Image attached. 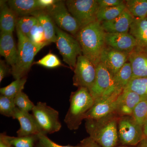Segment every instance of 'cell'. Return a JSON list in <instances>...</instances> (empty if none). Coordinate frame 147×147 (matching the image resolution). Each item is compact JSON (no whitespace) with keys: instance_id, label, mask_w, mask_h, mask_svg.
<instances>
[{"instance_id":"1","label":"cell","mask_w":147,"mask_h":147,"mask_svg":"<svg viewBox=\"0 0 147 147\" xmlns=\"http://www.w3.org/2000/svg\"><path fill=\"white\" fill-rule=\"evenodd\" d=\"M106 33L101 24L96 21L82 28L76 37L83 55L96 67L100 63V55L106 46Z\"/></svg>"},{"instance_id":"2","label":"cell","mask_w":147,"mask_h":147,"mask_svg":"<svg viewBox=\"0 0 147 147\" xmlns=\"http://www.w3.org/2000/svg\"><path fill=\"white\" fill-rule=\"evenodd\" d=\"M119 118L114 113L98 119H86V130L90 137L101 147H114L119 140Z\"/></svg>"},{"instance_id":"3","label":"cell","mask_w":147,"mask_h":147,"mask_svg":"<svg viewBox=\"0 0 147 147\" xmlns=\"http://www.w3.org/2000/svg\"><path fill=\"white\" fill-rule=\"evenodd\" d=\"M18 37V54L16 64L11 68V73L15 79H20L26 76L34 57L47 44H35L28 37L16 28Z\"/></svg>"},{"instance_id":"4","label":"cell","mask_w":147,"mask_h":147,"mask_svg":"<svg viewBox=\"0 0 147 147\" xmlns=\"http://www.w3.org/2000/svg\"><path fill=\"white\" fill-rule=\"evenodd\" d=\"M69 102V108L64 121L70 130H76L93 105L94 100L87 88H79L71 92Z\"/></svg>"},{"instance_id":"5","label":"cell","mask_w":147,"mask_h":147,"mask_svg":"<svg viewBox=\"0 0 147 147\" xmlns=\"http://www.w3.org/2000/svg\"><path fill=\"white\" fill-rule=\"evenodd\" d=\"M57 48L63 61L71 70L76 66L77 58L83 55L82 48L76 38L56 26Z\"/></svg>"},{"instance_id":"6","label":"cell","mask_w":147,"mask_h":147,"mask_svg":"<svg viewBox=\"0 0 147 147\" xmlns=\"http://www.w3.org/2000/svg\"><path fill=\"white\" fill-rule=\"evenodd\" d=\"M65 3L69 13L79 23L81 29L97 21L99 8L97 0H67Z\"/></svg>"},{"instance_id":"7","label":"cell","mask_w":147,"mask_h":147,"mask_svg":"<svg viewBox=\"0 0 147 147\" xmlns=\"http://www.w3.org/2000/svg\"><path fill=\"white\" fill-rule=\"evenodd\" d=\"M94 102L107 98L118 91L114 83L113 75L102 64L96 67L95 81L89 90Z\"/></svg>"},{"instance_id":"8","label":"cell","mask_w":147,"mask_h":147,"mask_svg":"<svg viewBox=\"0 0 147 147\" xmlns=\"http://www.w3.org/2000/svg\"><path fill=\"white\" fill-rule=\"evenodd\" d=\"M45 9L57 26L76 38L81 27L76 19L69 13L65 1H57L54 5Z\"/></svg>"},{"instance_id":"9","label":"cell","mask_w":147,"mask_h":147,"mask_svg":"<svg viewBox=\"0 0 147 147\" xmlns=\"http://www.w3.org/2000/svg\"><path fill=\"white\" fill-rule=\"evenodd\" d=\"M119 140L123 146H134L145 139L143 127L132 116L120 117L118 122Z\"/></svg>"},{"instance_id":"10","label":"cell","mask_w":147,"mask_h":147,"mask_svg":"<svg viewBox=\"0 0 147 147\" xmlns=\"http://www.w3.org/2000/svg\"><path fill=\"white\" fill-rule=\"evenodd\" d=\"M32 112L44 134H53L60 130L62 125L59 112L45 102H38Z\"/></svg>"},{"instance_id":"11","label":"cell","mask_w":147,"mask_h":147,"mask_svg":"<svg viewBox=\"0 0 147 147\" xmlns=\"http://www.w3.org/2000/svg\"><path fill=\"white\" fill-rule=\"evenodd\" d=\"M73 71L74 86L78 88H86L89 91L95 81L96 67L82 55L78 57Z\"/></svg>"},{"instance_id":"12","label":"cell","mask_w":147,"mask_h":147,"mask_svg":"<svg viewBox=\"0 0 147 147\" xmlns=\"http://www.w3.org/2000/svg\"><path fill=\"white\" fill-rule=\"evenodd\" d=\"M121 94L115 93L107 98L94 102L85 115L84 119H98L115 113L118 98Z\"/></svg>"},{"instance_id":"13","label":"cell","mask_w":147,"mask_h":147,"mask_svg":"<svg viewBox=\"0 0 147 147\" xmlns=\"http://www.w3.org/2000/svg\"><path fill=\"white\" fill-rule=\"evenodd\" d=\"M129 55L106 45L100 55V63L114 76L127 62Z\"/></svg>"},{"instance_id":"14","label":"cell","mask_w":147,"mask_h":147,"mask_svg":"<svg viewBox=\"0 0 147 147\" xmlns=\"http://www.w3.org/2000/svg\"><path fill=\"white\" fill-rule=\"evenodd\" d=\"M14 119L18 120L20 124V128L16 132L18 137L45 134L34 116L29 112L22 111L16 107Z\"/></svg>"},{"instance_id":"15","label":"cell","mask_w":147,"mask_h":147,"mask_svg":"<svg viewBox=\"0 0 147 147\" xmlns=\"http://www.w3.org/2000/svg\"><path fill=\"white\" fill-rule=\"evenodd\" d=\"M106 45L129 55L136 48L137 43L134 37L129 33H108L105 36Z\"/></svg>"},{"instance_id":"16","label":"cell","mask_w":147,"mask_h":147,"mask_svg":"<svg viewBox=\"0 0 147 147\" xmlns=\"http://www.w3.org/2000/svg\"><path fill=\"white\" fill-rule=\"evenodd\" d=\"M144 100L137 93L125 90L119 96L115 113L119 117L131 116L136 105Z\"/></svg>"},{"instance_id":"17","label":"cell","mask_w":147,"mask_h":147,"mask_svg":"<svg viewBox=\"0 0 147 147\" xmlns=\"http://www.w3.org/2000/svg\"><path fill=\"white\" fill-rule=\"evenodd\" d=\"M134 19V17L126 9L121 15L113 20L104 21L100 24L106 33H125L129 32Z\"/></svg>"},{"instance_id":"18","label":"cell","mask_w":147,"mask_h":147,"mask_svg":"<svg viewBox=\"0 0 147 147\" xmlns=\"http://www.w3.org/2000/svg\"><path fill=\"white\" fill-rule=\"evenodd\" d=\"M18 50L13 38V33L1 32L0 54L5 59L11 68L16 64Z\"/></svg>"},{"instance_id":"19","label":"cell","mask_w":147,"mask_h":147,"mask_svg":"<svg viewBox=\"0 0 147 147\" xmlns=\"http://www.w3.org/2000/svg\"><path fill=\"white\" fill-rule=\"evenodd\" d=\"M129 33L136 40V49L147 53V17L134 18Z\"/></svg>"},{"instance_id":"20","label":"cell","mask_w":147,"mask_h":147,"mask_svg":"<svg viewBox=\"0 0 147 147\" xmlns=\"http://www.w3.org/2000/svg\"><path fill=\"white\" fill-rule=\"evenodd\" d=\"M128 61L132 68V79L147 78V53L135 49L129 55Z\"/></svg>"},{"instance_id":"21","label":"cell","mask_w":147,"mask_h":147,"mask_svg":"<svg viewBox=\"0 0 147 147\" xmlns=\"http://www.w3.org/2000/svg\"><path fill=\"white\" fill-rule=\"evenodd\" d=\"M37 19L44 30L45 39L49 44L57 41L56 26L45 9L37 10L31 14Z\"/></svg>"},{"instance_id":"22","label":"cell","mask_w":147,"mask_h":147,"mask_svg":"<svg viewBox=\"0 0 147 147\" xmlns=\"http://www.w3.org/2000/svg\"><path fill=\"white\" fill-rule=\"evenodd\" d=\"M7 3L18 17L30 16L37 10L44 9L39 0H9Z\"/></svg>"},{"instance_id":"23","label":"cell","mask_w":147,"mask_h":147,"mask_svg":"<svg viewBox=\"0 0 147 147\" xmlns=\"http://www.w3.org/2000/svg\"><path fill=\"white\" fill-rule=\"evenodd\" d=\"M6 1H1L0 2V28L1 32L13 33L18 17L9 7Z\"/></svg>"},{"instance_id":"24","label":"cell","mask_w":147,"mask_h":147,"mask_svg":"<svg viewBox=\"0 0 147 147\" xmlns=\"http://www.w3.org/2000/svg\"><path fill=\"white\" fill-rule=\"evenodd\" d=\"M132 68L131 64L127 62L113 76L114 83L118 91L122 93L126 89L132 79Z\"/></svg>"},{"instance_id":"25","label":"cell","mask_w":147,"mask_h":147,"mask_svg":"<svg viewBox=\"0 0 147 147\" xmlns=\"http://www.w3.org/2000/svg\"><path fill=\"white\" fill-rule=\"evenodd\" d=\"M0 140L12 147H34L35 143L38 141V137L37 135L11 137L3 133L0 135Z\"/></svg>"},{"instance_id":"26","label":"cell","mask_w":147,"mask_h":147,"mask_svg":"<svg viewBox=\"0 0 147 147\" xmlns=\"http://www.w3.org/2000/svg\"><path fill=\"white\" fill-rule=\"evenodd\" d=\"M126 9L125 3L112 7L99 8L97 14V21L101 23L111 21L121 15Z\"/></svg>"},{"instance_id":"27","label":"cell","mask_w":147,"mask_h":147,"mask_svg":"<svg viewBox=\"0 0 147 147\" xmlns=\"http://www.w3.org/2000/svg\"><path fill=\"white\" fill-rule=\"evenodd\" d=\"M125 3L127 10L134 18L147 17V0H127Z\"/></svg>"},{"instance_id":"28","label":"cell","mask_w":147,"mask_h":147,"mask_svg":"<svg viewBox=\"0 0 147 147\" xmlns=\"http://www.w3.org/2000/svg\"><path fill=\"white\" fill-rule=\"evenodd\" d=\"M27 81V77L15 79L10 84L0 89L1 94L7 97L14 98L20 92H22Z\"/></svg>"},{"instance_id":"29","label":"cell","mask_w":147,"mask_h":147,"mask_svg":"<svg viewBox=\"0 0 147 147\" xmlns=\"http://www.w3.org/2000/svg\"><path fill=\"white\" fill-rule=\"evenodd\" d=\"M125 90L135 92L144 100H147V78L131 79Z\"/></svg>"},{"instance_id":"30","label":"cell","mask_w":147,"mask_h":147,"mask_svg":"<svg viewBox=\"0 0 147 147\" xmlns=\"http://www.w3.org/2000/svg\"><path fill=\"white\" fill-rule=\"evenodd\" d=\"M14 98L7 97L3 95L0 96V113L5 117L14 119L16 108Z\"/></svg>"},{"instance_id":"31","label":"cell","mask_w":147,"mask_h":147,"mask_svg":"<svg viewBox=\"0 0 147 147\" xmlns=\"http://www.w3.org/2000/svg\"><path fill=\"white\" fill-rule=\"evenodd\" d=\"M37 21L36 18L32 16L18 17L16 28L18 29L23 34L28 37L32 28Z\"/></svg>"},{"instance_id":"32","label":"cell","mask_w":147,"mask_h":147,"mask_svg":"<svg viewBox=\"0 0 147 147\" xmlns=\"http://www.w3.org/2000/svg\"><path fill=\"white\" fill-rule=\"evenodd\" d=\"M131 116L138 124L144 127L147 121V100H142L136 105Z\"/></svg>"},{"instance_id":"33","label":"cell","mask_w":147,"mask_h":147,"mask_svg":"<svg viewBox=\"0 0 147 147\" xmlns=\"http://www.w3.org/2000/svg\"><path fill=\"white\" fill-rule=\"evenodd\" d=\"M28 38L35 44H49L45 39L44 30L38 21L32 28Z\"/></svg>"},{"instance_id":"34","label":"cell","mask_w":147,"mask_h":147,"mask_svg":"<svg viewBox=\"0 0 147 147\" xmlns=\"http://www.w3.org/2000/svg\"><path fill=\"white\" fill-rule=\"evenodd\" d=\"M14 100L16 107L22 111L30 112L32 110L35 106L28 96L23 91L20 92L16 96Z\"/></svg>"},{"instance_id":"35","label":"cell","mask_w":147,"mask_h":147,"mask_svg":"<svg viewBox=\"0 0 147 147\" xmlns=\"http://www.w3.org/2000/svg\"><path fill=\"white\" fill-rule=\"evenodd\" d=\"M35 63L42 66L46 68H56L62 65L59 58L55 54L48 53Z\"/></svg>"},{"instance_id":"36","label":"cell","mask_w":147,"mask_h":147,"mask_svg":"<svg viewBox=\"0 0 147 147\" xmlns=\"http://www.w3.org/2000/svg\"><path fill=\"white\" fill-rule=\"evenodd\" d=\"M38 142L42 147H83L81 145L79 146H63L57 144L53 142L47 137L46 134H40L37 135Z\"/></svg>"},{"instance_id":"37","label":"cell","mask_w":147,"mask_h":147,"mask_svg":"<svg viewBox=\"0 0 147 147\" xmlns=\"http://www.w3.org/2000/svg\"><path fill=\"white\" fill-rule=\"evenodd\" d=\"M99 8L112 7L122 4L125 1L123 0H97Z\"/></svg>"},{"instance_id":"38","label":"cell","mask_w":147,"mask_h":147,"mask_svg":"<svg viewBox=\"0 0 147 147\" xmlns=\"http://www.w3.org/2000/svg\"><path fill=\"white\" fill-rule=\"evenodd\" d=\"M10 71L8 66L6 64L5 62L1 60L0 61V82L2 81L4 78Z\"/></svg>"},{"instance_id":"39","label":"cell","mask_w":147,"mask_h":147,"mask_svg":"<svg viewBox=\"0 0 147 147\" xmlns=\"http://www.w3.org/2000/svg\"><path fill=\"white\" fill-rule=\"evenodd\" d=\"M81 146L83 147H101L90 137L82 140Z\"/></svg>"},{"instance_id":"40","label":"cell","mask_w":147,"mask_h":147,"mask_svg":"<svg viewBox=\"0 0 147 147\" xmlns=\"http://www.w3.org/2000/svg\"><path fill=\"white\" fill-rule=\"evenodd\" d=\"M39 1L41 6L44 9L54 5L57 1V0H39Z\"/></svg>"},{"instance_id":"41","label":"cell","mask_w":147,"mask_h":147,"mask_svg":"<svg viewBox=\"0 0 147 147\" xmlns=\"http://www.w3.org/2000/svg\"><path fill=\"white\" fill-rule=\"evenodd\" d=\"M140 147H147V138H145L140 143Z\"/></svg>"},{"instance_id":"42","label":"cell","mask_w":147,"mask_h":147,"mask_svg":"<svg viewBox=\"0 0 147 147\" xmlns=\"http://www.w3.org/2000/svg\"><path fill=\"white\" fill-rule=\"evenodd\" d=\"M143 130H144L145 138H147V121L143 127Z\"/></svg>"},{"instance_id":"43","label":"cell","mask_w":147,"mask_h":147,"mask_svg":"<svg viewBox=\"0 0 147 147\" xmlns=\"http://www.w3.org/2000/svg\"><path fill=\"white\" fill-rule=\"evenodd\" d=\"M0 147H12L0 140Z\"/></svg>"},{"instance_id":"44","label":"cell","mask_w":147,"mask_h":147,"mask_svg":"<svg viewBox=\"0 0 147 147\" xmlns=\"http://www.w3.org/2000/svg\"><path fill=\"white\" fill-rule=\"evenodd\" d=\"M118 147H140V145H139V146H119Z\"/></svg>"},{"instance_id":"45","label":"cell","mask_w":147,"mask_h":147,"mask_svg":"<svg viewBox=\"0 0 147 147\" xmlns=\"http://www.w3.org/2000/svg\"><path fill=\"white\" fill-rule=\"evenodd\" d=\"M34 147H41V146H40V144L39 143H38V144H37Z\"/></svg>"}]
</instances>
